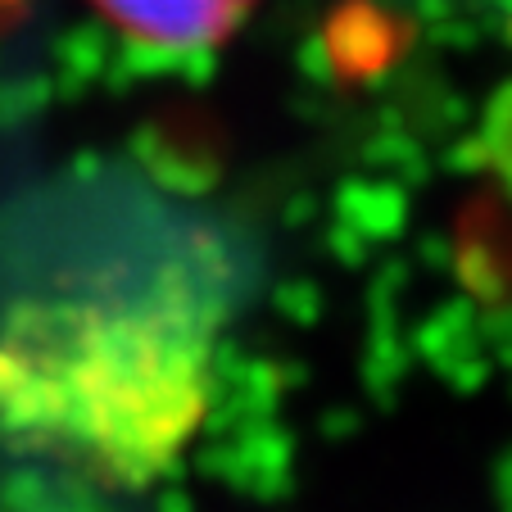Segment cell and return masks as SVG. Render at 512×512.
<instances>
[{
	"label": "cell",
	"mask_w": 512,
	"mask_h": 512,
	"mask_svg": "<svg viewBox=\"0 0 512 512\" xmlns=\"http://www.w3.org/2000/svg\"><path fill=\"white\" fill-rule=\"evenodd\" d=\"M127 41L168 55H191L227 41L259 0H87Z\"/></svg>",
	"instance_id": "6da1fadb"
},
{
	"label": "cell",
	"mask_w": 512,
	"mask_h": 512,
	"mask_svg": "<svg viewBox=\"0 0 512 512\" xmlns=\"http://www.w3.org/2000/svg\"><path fill=\"white\" fill-rule=\"evenodd\" d=\"M19 10H23V0H0V32L19 19Z\"/></svg>",
	"instance_id": "7a4b0ae2"
}]
</instances>
